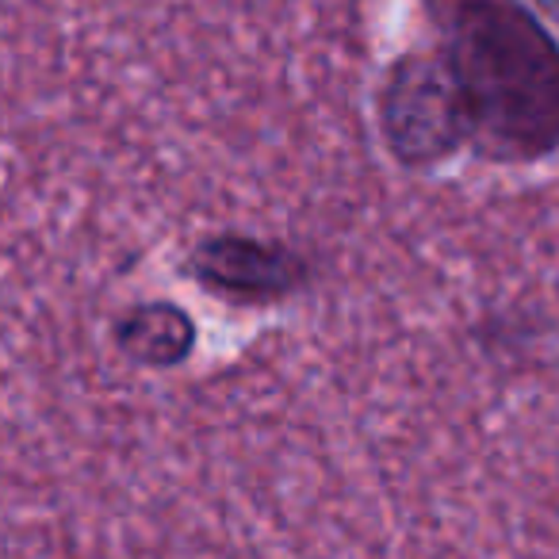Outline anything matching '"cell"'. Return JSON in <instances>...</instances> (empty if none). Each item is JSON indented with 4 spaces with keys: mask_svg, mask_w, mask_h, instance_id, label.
<instances>
[{
    "mask_svg": "<svg viewBox=\"0 0 559 559\" xmlns=\"http://www.w3.org/2000/svg\"><path fill=\"white\" fill-rule=\"evenodd\" d=\"M464 85L475 142L510 162L559 150V43L513 0H460L441 50Z\"/></svg>",
    "mask_w": 559,
    "mask_h": 559,
    "instance_id": "1",
    "label": "cell"
},
{
    "mask_svg": "<svg viewBox=\"0 0 559 559\" xmlns=\"http://www.w3.org/2000/svg\"><path fill=\"white\" fill-rule=\"evenodd\" d=\"M380 127L391 154L414 169L449 162L464 142H472V108L449 58H399L380 88Z\"/></svg>",
    "mask_w": 559,
    "mask_h": 559,
    "instance_id": "2",
    "label": "cell"
},
{
    "mask_svg": "<svg viewBox=\"0 0 559 559\" xmlns=\"http://www.w3.org/2000/svg\"><path fill=\"white\" fill-rule=\"evenodd\" d=\"M192 272L203 288L241 304L284 299L307 280V264L296 249L249 234H218L192 253Z\"/></svg>",
    "mask_w": 559,
    "mask_h": 559,
    "instance_id": "3",
    "label": "cell"
},
{
    "mask_svg": "<svg viewBox=\"0 0 559 559\" xmlns=\"http://www.w3.org/2000/svg\"><path fill=\"white\" fill-rule=\"evenodd\" d=\"M116 345L142 368H173L192 353L195 326L177 304H142L119 314Z\"/></svg>",
    "mask_w": 559,
    "mask_h": 559,
    "instance_id": "4",
    "label": "cell"
},
{
    "mask_svg": "<svg viewBox=\"0 0 559 559\" xmlns=\"http://www.w3.org/2000/svg\"><path fill=\"white\" fill-rule=\"evenodd\" d=\"M528 4H533V12L544 20V24L559 32V0H528Z\"/></svg>",
    "mask_w": 559,
    "mask_h": 559,
    "instance_id": "5",
    "label": "cell"
}]
</instances>
